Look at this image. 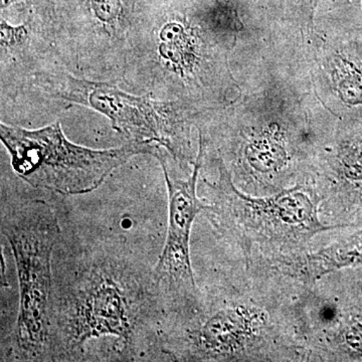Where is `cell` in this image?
Returning a JSON list of instances; mask_svg holds the SVG:
<instances>
[{"mask_svg": "<svg viewBox=\"0 0 362 362\" xmlns=\"http://www.w3.org/2000/svg\"><path fill=\"white\" fill-rule=\"evenodd\" d=\"M47 361H86L90 342H115L116 361L162 350L165 309L154 269L122 246L71 250L52 264Z\"/></svg>", "mask_w": 362, "mask_h": 362, "instance_id": "1", "label": "cell"}, {"mask_svg": "<svg viewBox=\"0 0 362 362\" xmlns=\"http://www.w3.org/2000/svg\"><path fill=\"white\" fill-rule=\"evenodd\" d=\"M1 233L11 245L20 286L14 352L18 361H47L52 254L62 235L58 218L45 202H23L2 209Z\"/></svg>", "mask_w": 362, "mask_h": 362, "instance_id": "2", "label": "cell"}, {"mask_svg": "<svg viewBox=\"0 0 362 362\" xmlns=\"http://www.w3.org/2000/svg\"><path fill=\"white\" fill-rule=\"evenodd\" d=\"M0 138L18 175L33 187L64 195L85 194L99 187L131 157L153 153L151 145L93 150L66 139L59 122L37 130L0 125Z\"/></svg>", "mask_w": 362, "mask_h": 362, "instance_id": "3", "label": "cell"}, {"mask_svg": "<svg viewBox=\"0 0 362 362\" xmlns=\"http://www.w3.org/2000/svg\"><path fill=\"white\" fill-rule=\"evenodd\" d=\"M218 170L216 183L206 181L211 194V207L206 213L223 235L279 247H298L333 228L319 220L316 202L302 188L257 199L235 187L223 161Z\"/></svg>", "mask_w": 362, "mask_h": 362, "instance_id": "4", "label": "cell"}, {"mask_svg": "<svg viewBox=\"0 0 362 362\" xmlns=\"http://www.w3.org/2000/svg\"><path fill=\"white\" fill-rule=\"evenodd\" d=\"M204 140L199 136V150L194 171L187 180L173 175L165 153L159 147L153 156L160 161L168 183L169 214L165 244L154 268V275L166 316L185 314L197 303V289L192 259L190 233L197 216L209 211V204L197 194V183L202 168Z\"/></svg>", "mask_w": 362, "mask_h": 362, "instance_id": "5", "label": "cell"}, {"mask_svg": "<svg viewBox=\"0 0 362 362\" xmlns=\"http://www.w3.org/2000/svg\"><path fill=\"white\" fill-rule=\"evenodd\" d=\"M68 89L64 97L75 103L86 105L108 117L119 132L138 144L165 147L176 153V126L171 107L152 101L147 97H136L107 83L90 82L68 78Z\"/></svg>", "mask_w": 362, "mask_h": 362, "instance_id": "6", "label": "cell"}, {"mask_svg": "<svg viewBox=\"0 0 362 362\" xmlns=\"http://www.w3.org/2000/svg\"><path fill=\"white\" fill-rule=\"evenodd\" d=\"M362 265V230L297 259L296 270L310 281L332 272Z\"/></svg>", "mask_w": 362, "mask_h": 362, "instance_id": "7", "label": "cell"}, {"mask_svg": "<svg viewBox=\"0 0 362 362\" xmlns=\"http://www.w3.org/2000/svg\"><path fill=\"white\" fill-rule=\"evenodd\" d=\"M160 40L159 52L164 59L181 69L190 63L189 39L182 25L176 23L164 25L160 32Z\"/></svg>", "mask_w": 362, "mask_h": 362, "instance_id": "8", "label": "cell"}, {"mask_svg": "<svg viewBox=\"0 0 362 362\" xmlns=\"http://www.w3.org/2000/svg\"><path fill=\"white\" fill-rule=\"evenodd\" d=\"M90 11L104 25L116 28L125 16L123 0H87Z\"/></svg>", "mask_w": 362, "mask_h": 362, "instance_id": "9", "label": "cell"}, {"mask_svg": "<svg viewBox=\"0 0 362 362\" xmlns=\"http://www.w3.org/2000/svg\"><path fill=\"white\" fill-rule=\"evenodd\" d=\"M342 97L350 104H362V73L356 69L349 71V77L342 81Z\"/></svg>", "mask_w": 362, "mask_h": 362, "instance_id": "10", "label": "cell"}, {"mask_svg": "<svg viewBox=\"0 0 362 362\" xmlns=\"http://www.w3.org/2000/svg\"><path fill=\"white\" fill-rule=\"evenodd\" d=\"M26 30L25 26H13L8 25L6 21L1 20V42L2 45H13L20 44L25 40Z\"/></svg>", "mask_w": 362, "mask_h": 362, "instance_id": "11", "label": "cell"}, {"mask_svg": "<svg viewBox=\"0 0 362 362\" xmlns=\"http://www.w3.org/2000/svg\"><path fill=\"white\" fill-rule=\"evenodd\" d=\"M25 1V0H1V9L2 11L4 9L9 8L13 6H16V4H21V2Z\"/></svg>", "mask_w": 362, "mask_h": 362, "instance_id": "12", "label": "cell"}, {"mask_svg": "<svg viewBox=\"0 0 362 362\" xmlns=\"http://www.w3.org/2000/svg\"><path fill=\"white\" fill-rule=\"evenodd\" d=\"M311 4H313V6H315L316 0H310Z\"/></svg>", "mask_w": 362, "mask_h": 362, "instance_id": "13", "label": "cell"}]
</instances>
